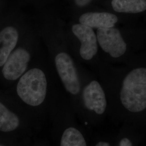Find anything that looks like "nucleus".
I'll list each match as a JSON object with an SVG mask.
<instances>
[{
	"instance_id": "nucleus-11",
	"label": "nucleus",
	"mask_w": 146,
	"mask_h": 146,
	"mask_svg": "<svg viewBox=\"0 0 146 146\" xmlns=\"http://www.w3.org/2000/svg\"><path fill=\"white\" fill-rule=\"evenodd\" d=\"M20 125L19 117L0 102V131L10 132L15 131Z\"/></svg>"
},
{
	"instance_id": "nucleus-14",
	"label": "nucleus",
	"mask_w": 146,
	"mask_h": 146,
	"mask_svg": "<svg viewBox=\"0 0 146 146\" xmlns=\"http://www.w3.org/2000/svg\"><path fill=\"white\" fill-rule=\"evenodd\" d=\"M75 1L77 5L83 7L87 5L92 1V0H75Z\"/></svg>"
},
{
	"instance_id": "nucleus-15",
	"label": "nucleus",
	"mask_w": 146,
	"mask_h": 146,
	"mask_svg": "<svg viewBox=\"0 0 146 146\" xmlns=\"http://www.w3.org/2000/svg\"><path fill=\"white\" fill-rule=\"evenodd\" d=\"M95 146H110V145L108 142H104V141H101L98 142Z\"/></svg>"
},
{
	"instance_id": "nucleus-16",
	"label": "nucleus",
	"mask_w": 146,
	"mask_h": 146,
	"mask_svg": "<svg viewBox=\"0 0 146 146\" xmlns=\"http://www.w3.org/2000/svg\"><path fill=\"white\" fill-rule=\"evenodd\" d=\"M0 146H4V145H2V144H1V143H0Z\"/></svg>"
},
{
	"instance_id": "nucleus-6",
	"label": "nucleus",
	"mask_w": 146,
	"mask_h": 146,
	"mask_svg": "<svg viewBox=\"0 0 146 146\" xmlns=\"http://www.w3.org/2000/svg\"><path fill=\"white\" fill-rule=\"evenodd\" d=\"M72 31L81 42V56L85 60H91L98 49L97 37L93 29L82 24H76L72 27Z\"/></svg>"
},
{
	"instance_id": "nucleus-8",
	"label": "nucleus",
	"mask_w": 146,
	"mask_h": 146,
	"mask_svg": "<svg viewBox=\"0 0 146 146\" xmlns=\"http://www.w3.org/2000/svg\"><path fill=\"white\" fill-rule=\"evenodd\" d=\"M116 16L109 13H87L79 19L80 24L92 28H113L117 22Z\"/></svg>"
},
{
	"instance_id": "nucleus-1",
	"label": "nucleus",
	"mask_w": 146,
	"mask_h": 146,
	"mask_svg": "<svg viewBox=\"0 0 146 146\" xmlns=\"http://www.w3.org/2000/svg\"><path fill=\"white\" fill-rule=\"evenodd\" d=\"M120 99L125 108L133 113L146 109V68H136L124 78Z\"/></svg>"
},
{
	"instance_id": "nucleus-9",
	"label": "nucleus",
	"mask_w": 146,
	"mask_h": 146,
	"mask_svg": "<svg viewBox=\"0 0 146 146\" xmlns=\"http://www.w3.org/2000/svg\"><path fill=\"white\" fill-rule=\"evenodd\" d=\"M19 34L15 28L7 27L0 31V67L4 65L18 41Z\"/></svg>"
},
{
	"instance_id": "nucleus-13",
	"label": "nucleus",
	"mask_w": 146,
	"mask_h": 146,
	"mask_svg": "<svg viewBox=\"0 0 146 146\" xmlns=\"http://www.w3.org/2000/svg\"><path fill=\"white\" fill-rule=\"evenodd\" d=\"M119 146H133V145L129 139L123 138L120 141Z\"/></svg>"
},
{
	"instance_id": "nucleus-4",
	"label": "nucleus",
	"mask_w": 146,
	"mask_h": 146,
	"mask_svg": "<svg viewBox=\"0 0 146 146\" xmlns=\"http://www.w3.org/2000/svg\"><path fill=\"white\" fill-rule=\"evenodd\" d=\"M96 37L100 47L111 57L119 58L125 53L127 44L117 29L114 27L98 29Z\"/></svg>"
},
{
	"instance_id": "nucleus-10",
	"label": "nucleus",
	"mask_w": 146,
	"mask_h": 146,
	"mask_svg": "<svg viewBox=\"0 0 146 146\" xmlns=\"http://www.w3.org/2000/svg\"><path fill=\"white\" fill-rule=\"evenodd\" d=\"M113 9L119 13H139L146 10V0H113Z\"/></svg>"
},
{
	"instance_id": "nucleus-12",
	"label": "nucleus",
	"mask_w": 146,
	"mask_h": 146,
	"mask_svg": "<svg viewBox=\"0 0 146 146\" xmlns=\"http://www.w3.org/2000/svg\"><path fill=\"white\" fill-rule=\"evenodd\" d=\"M60 146H87L82 133L74 127H69L63 133Z\"/></svg>"
},
{
	"instance_id": "nucleus-5",
	"label": "nucleus",
	"mask_w": 146,
	"mask_h": 146,
	"mask_svg": "<svg viewBox=\"0 0 146 146\" xmlns=\"http://www.w3.org/2000/svg\"><path fill=\"white\" fill-rule=\"evenodd\" d=\"M31 59L29 52L23 48H18L11 53L3 66L2 72L4 78L9 81H15L26 72Z\"/></svg>"
},
{
	"instance_id": "nucleus-2",
	"label": "nucleus",
	"mask_w": 146,
	"mask_h": 146,
	"mask_svg": "<svg viewBox=\"0 0 146 146\" xmlns=\"http://www.w3.org/2000/svg\"><path fill=\"white\" fill-rule=\"evenodd\" d=\"M19 97L26 104L38 107L46 98L47 80L46 74L39 68L27 71L19 79L16 86Z\"/></svg>"
},
{
	"instance_id": "nucleus-7",
	"label": "nucleus",
	"mask_w": 146,
	"mask_h": 146,
	"mask_svg": "<svg viewBox=\"0 0 146 146\" xmlns=\"http://www.w3.org/2000/svg\"><path fill=\"white\" fill-rule=\"evenodd\" d=\"M83 100L84 106L97 114H102L106 110V95L100 84L96 81H92L84 87Z\"/></svg>"
},
{
	"instance_id": "nucleus-3",
	"label": "nucleus",
	"mask_w": 146,
	"mask_h": 146,
	"mask_svg": "<svg viewBox=\"0 0 146 146\" xmlns=\"http://www.w3.org/2000/svg\"><path fill=\"white\" fill-rule=\"evenodd\" d=\"M55 62L58 76L66 91L73 95L78 94L81 88L80 82L72 58L66 52H60L56 56Z\"/></svg>"
}]
</instances>
